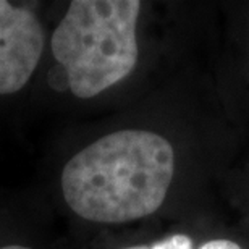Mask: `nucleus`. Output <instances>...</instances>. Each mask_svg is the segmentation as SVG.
Wrapping results in <instances>:
<instances>
[{"instance_id": "nucleus-1", "label": "nucleus", "mask_w": 249, "mask_h": 249, "mask_svg": "<svg viewBox=\"0 0 249 249\" xmlns=\"http://www.w3.org/2000/svg\"><path fill=\"white\" fill-rule=\"evenodd\" d=\"M175 154L160 134L123 129L89 144L62 172L70 209L86 220L124 223L151 215L170 188Z\"/></svg>"}, {"instance_id": "nucleus-2", "label": "nucleus", "mask_w": 249, "mask_h": 249, "mask_svg": "<svg viewBox=\"0 0 249 249\" xmlns=\"http://www.w3.org/2000/svg\"><path fill=\"white\" fill-rule=\"evenodd\" d=\"M138 0H74L52 34V52L68 89L91 99L133 71L138 62Z\"/></svg>"}, {"instance_id": "nucleus-3", "label": "nucleus", "mask_w": 249, "mask_h": 249, "mask_svg": "<svg viewBox=\"0 0 249 249\" xmlns=\"http://www.w3.org/2000/svg\"><path fill=\"white\" fill-rule=\"evenodd\" d=\"M44 28L31 10L0 0V94L18 92L44 51Z\"/></svg>"}, {"instance_id": "nucleus-4", "label": "nucleus", "mask_w": 249, "mask_h": 249, "mask_svg": "<svg viewBox=\"0 0 249 249\" xmlns=\"http://www.w3.org/2000/svg\"><path fill=\"white\" fill-rule=\"evenodd\" d=\"M180 249H193L191 245V238L186 236L183 238V243ZM199 249H241L236 243L233 241H228V240H213V241H209V243H204V245L199 248Z\"/></svg>"}, {"instance_id": "nucleus-5", "label": "nucleus", "mask_w": 249, "mask_h": 249, "mask_svg": "<svg viewBox=\"0 0 249 249\" xmlns=\"http://www.w3.org/2000/svg\"><path fill=\"white\" fill-rule=\"evenodd\" d=\"M49 83H51V86L53 89H57V91H65V89H68L67 74H65L60 65H57L55 68L51 70V73H49Z\"/></svg>"}, {"instance_id": "nucleus-6", "label": "nucleus", "mask_w": 249, "mask_h": 249, "mask_svg": "<svg viewBox=\"0 0 249 249\" xmlns=\"http://www.w3.org/2000/svg\"><path fill=\"white\" fill-rule=\"evenodd\" d=\"M0 249H31V248H26V246H18V245H12V246H5V248H0Z\"/></svg>"}]
</instances>
